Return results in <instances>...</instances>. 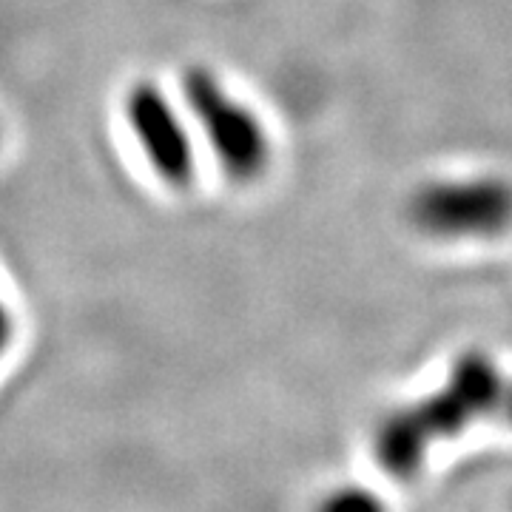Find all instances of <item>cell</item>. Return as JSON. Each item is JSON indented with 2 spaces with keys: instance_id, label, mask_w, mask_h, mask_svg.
Wrapping results in <instances>:
<instances>
[{
  "instance_id": "6",
  "label": "cell",
  "mask_w": 512,
  "mask_h": 512,
  "mask_svg": "<svg viewBox=\"0 0 512 512\" xmlns=\"http://www.w3.org/2000/svg\"><path fill=\"white\" fill-rule=\"evenodd\" d=\"M15 333H18V316H15V305L9 302L6 291L0 288V356L12 348V342H15Z\"/></svg>"
},
{
  "instance_id": "7",
  "label": "cell",
  "mask_w": 512,
  "mask_h": 512,
  "mask_svg": "<svg viewBox=\"0 0 512 512\" xmlns=\"http://www.w3.org/2000/svg\"><path fill=\"white\" fill-rule=\"evenodd\" d=\"M501 419H507L512 424V379L507 382V393H504V407H501Z\"/></svg>"
},
{
  "instance_id": "5",
  "label": "cell",
  "mask_w": 512,
  "mask_h": 512,
  "mask_svg": "<svg viewBox=\"0 0 512 512\" xmlns=\"http://www.w3.org/2000/svg\"><path fill=\"white\" fill-rule=\"evenodd\" d=\"M316 512H387V504L365 484H339L319 498Z\"/></svg>"
},
{
  "instance_id": "1",
  "label": "cell",
  "mask_w": 512,
  "mask_h": 512,
  "mask_svg": "<svg viewBox=\"0 0 512 512\" xmlns=\"http://www.w3.org/2000/svg\"><path fill=\"white\" fill-rule=\"evenodd\" d=\"M507 382L490 353L464 350L436 390L382 416L373 430V458L387 476L413 478L436 444L458 439L487 416H501Z\"/></svg>"
},
{
  "instance_id": "4",
  "label": "cell",
  "mask_w": 512,
  "mask_h": 512,
  "mask_svg": "<svg viewBox=\"0 0 512 512\" xmlns=\"http://www.w3.org/2000/svg\"><path fill=\"white\" fill-rule=\"evenodd\" d=\"M413 228L433 239H487L512 228V183L504 177L433 180L407 202Z\"/></svg>"
},
{
  "instance_id": "3",
  "label": "cell",
  "mask_w": 512,
  "mask_h": 512,
  "mask_svg": "<svg viewBox=\"0 0 512 512\" xmlns=\"http://www.w3.org/2000/svg\"><path fill=\"white\" fill-rule=\"evenodd\" d=\"M117 117L134 157L154 183L177 194L197 183L200 143L180 94L154 77H137L123 89Z\"/></svg>"
},
{
  "instance_id": "2",
  "label": "cell",
  "mask_w": 512,
  "mask_h": 512,
  "mask_svg": "<svg viewBox=\"0 0 512 512\" xmlns=\"http://www.w3.org/2000/svg\"><path fill=\"white\" fill-rule=\"evenodd\" d=\"M188 120L225 180L234 185L259 183L274 163V140L254 106L239 97L214 69L191 63L177 83Z\"/></svg>"
},
{
  "instance_id": "8",
  "label": "cell",
  "mask_w": 512,
  "mask_h": 512,
  "mask_svg": "<svg viewBox=\"0 0 512 512\" xmlns=\"http://www.w3.org/2000/svg\"><path fill=\"white\" fill-rule=\"evenodd\" d=\"M3 131H6V128H3V117H0V143H3Z\"/></svg>"
}]
</instances>
